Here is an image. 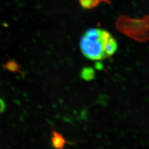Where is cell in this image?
Listing matches in <instances>:
<instances>
[{
	"instance_id": "cell-6",
	"label": "cell",
	"mask_w": 149,
	"mask_h": 149,
	"mask_svg": "<svg viewBox=\"0 0 149 149\" xmlns=\"http://www.w3.org/2000/svg\"><path fill=\"white\" fill-rule=\"evenodd\" d=\"M4 68L10 72H20L19 66L15 62H9L4 65Z\"/></svg>"
},
{
	"instance_id": "cell-5",
	"label": "cell",
	"mask_w": 149,
	"mask_h": 149,
	"mask_svg": "<svg viewBox=\"0 0 149 149\" xmlns=\"http://www.w3.org/2000/svg\"><path fill=\"white\" fill-rule=\"evenodd\" d=\"M95 72L94 69L91 67H85L83 68L80 73V76L84 80L90 81L95 78Z\"/></svg>"
},
{
	"instance_id": "cell-7",
	"label": "cell",
	"mask_w": 149,
	"mask_h": 149,
	"mask_svg": "<svg viewBox=\"0 0 149 149\" xmlns=\"http://www.w3.org/2000/svg\"><path fill=\"white\" fill-rule=\"evenodd\" d=\"M5 109H6L5 102H4V100L0 97V114L3 113L4 111H5Z\"/></svg>"
},
{
	"instance_id": "cell-3",
	"label": "cell",
	"mask_w": 149,
	"mask_h": 149,
	"mask_svg": "<svg viewBox=\"0 0 149 149\" xmlns=\"http://www.w3.org/2000/svg\"><path fill=\"white\" fill-rule=\"evenodd\" d=\"M50 142L54 149H63L67 143H70L61 133L55 130H52L51 132Z\"/></svg>"
},
{
	"instance_id": "cell-1",
	"label": "cell",
	"mask_w": 149,
	"mask_h": 149,
	"mask_svg": "<svg viewBox=\"0 0 149 149\" xmlns=\"http://www.w3.org/2000/svg\"><path fill=\"white\" fill-rule=\"evenodd\" d=\"M81 52L91 60H101L115 54L118 44L113 36L108 31L93 27L88 29L80 41Z\"/></svg>"
},
{
	"instance_id": "cell-2",
	"label": "cell",
	"mask_w": 149,
	"mask_h": 149,
	"mask_svg": "<svg viewBox=\"0 0 149 149\" xmlns=\"http://www.w3.org/2000/svg\"><path fill=\"white\" fill-rule=\"evenodd\" d=\"M119 32L140 42L149 40V15L141 19L119 16L115 22Z\"/></svg>"
},
{
	"instance_id": "cell-4",
	"label": "cell",
	"mask_w": 149,
	"mask_h": 149,
	"mask_svg": "<svg viewBox=\"0 0 149 149\" xmlns=\"http://www.w3.org/2000/svg\"><path fill=\"white\" fill-rule=\"evenodd\" d=\"M81 7L85 9H92L98 6L102 3L111 4L110 0H78Z\"/></svg>"
}]
</instances>
